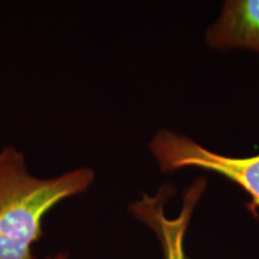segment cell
<instances>
[{"instance_id": "cell-1", "label": "cell", "mask_w": 259, "mask_h": 259, "mask_svg": "<svg viewBox=\"0 0 259 259\" xmlns=\"http://www.w3.org/2000/svg\"><path fill=\"white\" fill-rule=\"evenodd\" d=\"M95 173L88 167L42 179L29 173L23 154L0 151V259H34L32 245L42 238V221L63 200L89 189Z\"/></svg>"}, {"instance_id": "cell-2", "label": "cell", "mask_w": 259, "mask_h": 259, "mask_svg": "<svg viewBox=\"0 0 259 259\" xmlns=\"http://www.w3.org/2000/svg\"><path fill=\"white\" fill-rule=\"evenodd\" d=\"M149 149L156 158L162 171L183 168L200 169L221 174L250 194L247 208L253 215L259 210V154L248 157H232L208 150L184 135L169 130H160Z\"/></svg>"}, {"instance_id": "cell-3", "label": "cell", "mask_w": 259, "mask_h": 259, "mask_svg": "<svg viewBox=\"0 0 259 259\" xmlns=\"http://www.w3.org/2000/svg\"><path fill=\"white\" fill-rule=\"evenodd\" d=\"M206 189V180L199 178L186 190L183 208L176 219H168L164 206L176 189L170 185L161 186L155 196L144 194L141 199L130 205V211L136 219L147 225L156 234L164 259H186L184 239L192 213Z\"/></svg>"}, {"instance_id": "cell-4", "label": "cell", "mask_w": 259, "mask_h": 259, "mask_svg": "<svg viewBox=\"0 0 259 259\" xmlns=\"http://www.w3.org/2000/svg\"><path fill=\"white\" fill-rule=\"evenodd\" d=\"M211 48H247L259 53V0H228L208 29Z\"/></svg>"}, {"instance_id": "cell-5", "label": "cell", "mask_w": 259, "mask_h": 259, "mask_svg": "<svg viewBox=\"0 0 259 259\" xmlns=\"http://www.w3.org/2000/svg\"><path fill=\"white\" fill-rule=\"evenodd\" d=\"M46 259H69V254L63 253V252H61V253H57V254L52 255V257H48Z\"/></svg>"}]
</instances>
